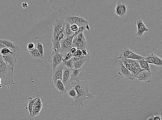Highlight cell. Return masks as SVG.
Listing matches in <instances>:
<instances>
[{
	"instance_id": "cell-44",
	"label": "cell",
	"mask_w": 162,
	"mask_h": 120,
	"mask_svg": "<svg viewBox=\"0 0 162 120\" xmlns=\"http://www.w3.org/2000/svg\"><path fill=\"white\" fill-rule=\"evenodd\" d=\"M82 56V53L81 51V50L80 49H77L76 52L75 53V54L74 55L73 57H81Z\"/></svg>"
},
{
	"instance_id": "cell-15",
	"label": "cell",
	"mask_w": 162,
	"mask_h": 120,
	"mask_svg": "<svg viewBox=\"0 0 162 120\" xmlns=\"http://www.w3.org/2000/svg\"><path fill=\"white\" fill-rule=\"evenodd\" d=\"M0 42L2 43L7 48H11L14 51L16 52L20 49L16 43L9 40L0 39Z\"/></svg>"
},
{
	"instance_id": "cell-10",
	"label": "cell",
	"mask_w": 162,
	"mask_h": 120,
	"mask_svg": "<svg viewBox=\"0 0 162 120\" xmlns=\"http://www.w3.org/2000/svg\"><path fill=\"white\" fill-rule=\"evenodd\" d=\"M65 66L64 65L63 62L61 63L55 69L53 70L52 75L53 78L54 85L55 86L58 80H62L63 70Z\"/></svg>"
},
{
	"instance_id": "cell-24",
	"label": "cell",
	"mask_w": 162,
	"mask_h": 120,
	"mask_svg": "<svg viewBox=\"0 0 162 120\" xmlns=\"http://www.w3.org/2000/svg\"><path fill=\"white\" fill-rule=\"evenodd\" d=\"M32 59L37 58H43V57L41 55L37 48H35L31 51H29Z\"/></svg>"
},
{
	"instance_id": "cell-9",
	"label": "cell",
	"mask_w": 162,
	"mask_h": 120,
	"mask_svg": "<svg viewBox=\"0 0 162 120\" xmlns=\"http://www.w3.org/2000/svg\"><path fill=\"white\" fill-rule=\"evenodd\" d=\"M117 65L118 68V73L119 75H123L128 80L134 79L135 78L133 73L125 67L120 59L118 61Z\"/></svg>"
},
{
	"instance_id": "cell-14",
	"label": "cell",
	"mask_w": 162,
	"mask_h": 120,
	"mask_svg": "<svg viewBox=\"0 0 162 120\" xmlns=\"http://www.w3.org/2000/svg\"><path fill=\"white\" fill-rule=\"evenodd\" d=\"M136 78L139 80L144 81L146 83H148L151 79V73L147 71L143 70L139 73Z\"/></svg>"
},
{
	"instance_id": "cell-11",
	"label": "cell",
	"mask_w": 162,
	"mask_h": 120,
	"mask_svg": "<svg viewBox=\"0 0 162 120\" xmlns=\"http://www.w3.org/2000/svg\"><path fill=\"white\" fill-rule=\"evenodd\" d=\"M72 69L65 67L63 70L62 81L67 90L70 85V78Z\"/></svg>"
},
{
	"instance_id": "cell-1",
	"label": "cell",
	"mask_w": 162,
	"mask_h": 120,
	"mask_svg": "<svg viewBox=\"0 0 162 120\" xmlns=\"http://www.w3.org/2000/svg\"><path fill=\"white\" fill-rule=\"evenodd\" d=\"M70 85L75 89L77 94L76 98L71 102L72 106L80 107L84 105L87 99L93 98V96L89 93L90 89L92 88V86L86 80L72 82Z\"/></svg>"
},
{
	"instance_id": "cell-22",
	"label": "cell",
	"mask_w": 162,
	"mask_h": 120,
	"mask_svg": "<svg viewBox=\"0 0 162 120\" xmlns=\"http://www.w3.org/2000/svg\"><path fill=\"white\" fill-rule=\"evenodd\" d=\"M140 67L143 70H146L151 72L150 68L149 65V64L144 60L143 59L140 60L138 61Z\"/></svg>"
},
{
	"instance_id": "cell-21",
	"label": "cell",
	"mask_w": 162,
	"mask_h": 120,
	"mask_svg": "<svg viewBox=\"0 0 162 120\" xmlns=\"http://www.w3.org/2000/svg\"><path fill=\"white\" fill-rule=\"evenodd\" d=\"M71 25L68 23L66 22L65 29H64V39L71 36L75 34L70 29Z\"/></svg>"
},
{
	"instance_id": "cell-34",
	"label": "cell",
	"mask_w": 162,
	"mask_h": 120,
	"mask_svg": "<svg viewBox=\"0 0 162 120\" xmlns=\"http://www.w3.org/2000/svg\"><path fill=\"white\" fill-rule=\"evenodd\" d=\"M135 23L137 26V30L140 29L141 28L146 27L145 24L144 23L143 20L141 19H139L136 20L135 22Z\"/></svg>"
},
{
	"instance_id": "cell-41",
	"label": "cell",
	"mask_w": 162,
	"mask_h": 120,
	"mask_svg": "<svg viewBox=\"0 0 162 120\" xmlns=\"http://www.w3.org/2000/svg\"><path fill=\"white\" fill-rule=\"evenodd\" d=\"M73 57V56H72L68 52L67 54L65 57H64L63 59V63L65 62L66 61H67Z\"/></svg>"
},
{
	"instance_id": "cell-3",
	"label": "cell",
	"mask_w": 162,
	"mask_h": 120,
	"mask_svg": "<svg viewBox=\"0 0 162 120\" xmlns=\"http://www.w3.org/2000/svg\"><path fill=\"white\" fill-rule=\"evenodd\" d=\"M49 2L52 5L51 8L53 10L61 13L64 9H75L78 1L76 0H49Z\"/></svg>"
},
{
	"instance_id": "cell-33",
	"label": "cell",
	"mask_w": 162,
	"mask_h": 120,
	"mask_svg": "<svg viewBox=\"0 0 162 120\" xmlns=\"http://www.w3.org/2000/svg\"><path fill=\"white\" fill-rule=\"evenodd\" d=\"M36 47H37V49L40 52V55L43 57L44 54L43 44L42 43L38 42L36 44Z\"/></svg>"
},
{
	"instance_id": "cell-16",
	"label": "cell",
	"mask_w": 162,
	"mask_h": 120,
	"mask_svg": "<svg viewBox=\"0 0 162 120\" xmlns=\"http://www.w3.org/2000/svg\"><path fill=\"white\" fill-rule=\"evenodd\" d=\"M91 59V56L90 53L87 55L86 57L84 59L74 62V68L75 69H79L82 68V67L84 64L89 63Z\"/></svg>"
},
{
	"instance_id": "cell-45",
	"label": "cell",
	"mask_w": 162,
	"mask_h": 120,
	"mask_svg": "<svg viewBox=\"0 0 162 120\" xmlns=\"http://www.w3.org/2000/svg\"><path fill=\"white\" fill-rule=\"evenodd\" d=\"M77 49L76 48L72 47V48L69 51V52L70 54L73 57V56L74 54H75V53L76 52Z\"/></svg>"
},
{
	"instance_id": "cell-39",
	"label": "cell",
	"mask_w": 162,
	"mask_h": 120,
	"mask_svg": "<svg viewBox=\"0 0 162 120\" xmlns=\"http://www.w3.org/2000/svg\"><path fill=\"white\" fill-rule=\"evenodd\" d=\"M143 70V69L140 67H135L134 70L132 73L134 76L135 78H136L139 73Z\"/></svg>"
},
{
	"instance_id": "cell-8",
	"label": "cell",
	"mask_w": 162,
	"mask_h": 120,
	"mask_svg": "<svg viewBox=\"0 0 162 120\" xmlns=\"http://www.w3.org/2000/svg\"><path fill=\"white\" fill-rule=\"evenodd\" d=\"M75 34L67 37L60 42L61 47L63 54L65 56L72 48V42Z\"/></svg>"
},
{
	"instance_id": "cell-20",
	"label": "cell",
	"mask_w": 162,
	"mask_h": 120,
	"mask_svg": "<svg viewBox=\"0 0 162 120\" xmlns=\"http://www.w3.org/2000/svg\"><path fill=\"white\" fill-rule=\"evenodd\" d=\"M53 43L52 51L53 52L62 53V50L60 42L57 41L52 40Z\"/></svg>"
},
{
	"instance_id": "cell-18",
	"label": "cell",
	"mask_w": 162,
	"mask_h": 120,
	"mask_svg": "<svg viewBox=\"0 0 162 120\" xmlns=\"http://www.w3.org/2000/svg\"><path fill=\"white\" fill-rule=\"evenodd\" d=\"M56 90H57L61 94H66L67 89L64 86L62 81L58 80L56 81L55 86Z\"/></svg>"
},
{
	"instance_id": "cell-43",
	"label": "cell",
	"mask_w": 162,
	"mask_h": 120,
	"mask_svg": "<svg viewBox=\"0 0 162 120\" xmlns=\"http://www.w3.org/2000/svg\"><path fill=\"white\" fill-rule=\"evenodd\" d=\"M70 29L72 31L75 33L78 30L79 27L78 25L75 24H73L71 25Z\"/></svg>"
},
{
	"instance_id": "cell-32",
	"label": "cell",
	"mask_w": 162,
	"mask_h": 120,
	"mask_svg": "<svg viewBox=\"0 0 162 120\" xmlns=\"http://www.w3.org/2000/svg\"><path fill=\"white\" fill-rule=\"evenodd\" d=\"M122 3L121 2H118L116 7L114 11L117 16L121 17V6Z\"/></svg>"
},
{
	"instance_id": "cell-40",
	"label": "cell",
	"mask_w": 162,
	"mask_h": 120,
	"mask_svg": "<svg viewBox=\"0 0 162 120\" xmlns=\"http://www.w3.org/2000/svg\"><path fill=\"white\" fill-rule=\"evenodd\" d=\"M86 26H82L80 27H79L78 30L75 33V35H78L82 32H84L85 31V30H86Z\"/></svg>"
},
{
	"instance_id": "cell-6",
	"label": "cell",
	"mask_w": 162,
	"mask_h": 120,
	"mask_svg": "<svg viewBox=\"0 0 162 120\" xmlns=\"http://www.w3.org/2000/svg\"><path fill=\"white\" fill-rule=\"evenodd\" d=\"M65 57L63 53H56L52 52L50 55L48 56V62L51 63L53 70L61 63L63 62V59Z\"/></svg>"
},
{
	"instance_id": "cell-23",
	"label": "cell",
	"mask_w": 162,
	"mask_h": 120,
	"mask_svg": "<svg viewBox=\"0 0 162 120\" xmlns=\"http://www.w3.org/2000/svg\"><path fill=\"white\" fill-rule=\"evenodd\" d=\"M129 6L126 4H122L121 6V18H124L129 12Z\"/></svg>"
},
{
	"instance_id": "cell-29",
	"label": "cell",
	"mask_w": 162,
	"mask_h": 120,
	"mask_svg": "<svg viewBox=\"0 0 162 120\" xmlns=\"http://www.w3.org/2000/svg\"><path fill=\"white\" fill-rule=\"evenodd\" d=\"M126 58L139 60L143 59L144 57L132 52L130 55Z\"/></svg>"
},
{
	"instance_id": "cell-52",
	"label": "cell",
	"mask_w": 162,
	"mask_h": 120,
	"mask_svg": "<svg viewBox=\"0 0 162 120\" xmlns=\"http://www.w3.org/2000/svg\"><path fill=\"white\" fill-rule=\"evenodd\" d=\"M2 88V86L1 80V79L0 78V88Z\"/></svg>"
},
{
	"instance_id": "cell-37",
	"label": "cell",
	"mask_w": 162,
	"mask_h": 120,
	"mask_svg": "<svg viewBox=\"0 0 162 120\" xmlns=\"http://www.w3.org/2000/svg\"><path fill=\"white\" fill-rule=\"evenodd\" d=\"M38 107L41 110L42 109V101L39 97H38L37 101H36L35 103L33 106V107Z\"/></svg>"
},
{
	"instance_id": "cell-31",
	"label": "cell",
	"mask_w": 162,
	"mask_h": 120,
	"mask_svg": "<svg viewBox=\"0 0 162 120\" xmlns=\"http://www.w3.org/2000/svg\"><path fill=\"white\" fill-rule=\"evenodd\" d=\"M153 65H155L157 66H162V60L161 58L159 57L157 55H155V59H154Z\"/></svg>"
},
{
	"instance_id": "cell-2",
	"label": "cell",
	"mask_w": 162,
	"mask_h": 120,
	"mask_svg": "<svg viewBox=\"0 0 162 120\" xmlns=\"http://www.w3.org/2000/svg\"><path fill=\"white\" fill-rule=\"evenodd\" d=\"M14 68L5 63L0 54V78L2 87L9 85H15L14 81Z\"/></svg>"
},
{
	"instance_id": "cell-28",
	"label": "cell",
	"mask_w": 162,
	"mask_h": 120,
	"mask_svg": "<svg viewBox=\"0 0 162 120\" xmlns=\"http://www.w3.org/2000/svg\"><path fill=\"white\" fill-rule=\"evenodd\" d=\"M149 30V29L146 27L141 28L139 30H137L135 35L138 37H141L145 32H148Z\"/></svg>"
},
{
	"instance_id": "cell-12",
	"label": "cell",
	"mask_w": 162,
	"mask_h": 120,
	"mask_svg": "<svg viewBox=\"0 0 162 120\" xmlns=\"http://www.w3.org/2000/svg\"><path fill=\"white\" fill-rule=\"evenodd\" d=\"M16 55V52L13 51L12 53L6 55H2V59L5 63L14 68L17 62Z\"/></svg>"
},
{
	"instance_id": "cell-13",
	"label": "cell",
	"mask_w": 162,
	"mask_h": 120,
	"mask_svg": "<svg viewBox=\"0 0 162 120\" xmlns=\"http://www.w3.org/2000/svg\"><path fill=\"white\" fill-rule=\"evenodd\" d=\"M82 68L72 69V73L70 78V83L72 82H79L81 80L82 75L81 74Z\"/></svg>"
},
{
	"instance_id": "cell-30",
	"label": "cell",
	"mask_w": 162,
	"mask_h": 120,
	"mask_svg": "<svg viewBox=\"0 0 162 120\" xmlns=\"http://www.w3.org/2000/svg\"><path fill=\"white\" fill-rule=\"evenodd\" d=\"M120 60L122 61V62L125 67L130 71L132 73L134 70L135 67L125 60L123 58H122V59H120Z\"/></svg>"
},
{
	"instance_id": "cell-27",
	"label": "cell",
	"mask_w": 162,
	"mask_h": 120,
	"mask_svg": "<svg viewBox=\"0 0 162 120\" xmlns=\"http://www.w3.org/2000/svg\"><path fill=\"white\" fill-rule=\"evenodd\" d=\"M123 59L134 67H140L138 61L137 60L130 59V58H123Z\"/></svg>"
},
{
	"instance_id": "cell-25",
	"label": "cell",
	"mask_w": 162,
	"mask_h": 120,
	"mask_svg": "<svg viewBox=\"0 0 162 120\" xmlns=\"http://www.w3.org/2000/svg\"><path fill=\"white\" fill-rule=\"evenodd\" d=\"M155 55L153 52L148 54L145 57H144L143 59L149 64H152L155 59Z\"/></svg>"
},
{
	"instance_id": "cell-26",
	"label": "cell",
	"mask_w": 162,
	"mask_h": 120,
	"mask_svg": "<svg viewBox=\"0 0 162 120\" xmlns=\"http://www.w3.org/2000/svg\"><path fill=\"white\" fill-rule=\"evenodd\" d=\"M68 95L74 99H75L77 96V94L75 89L72 87L71 89H69L66 91Z\"/></svg>"
},
{
	"instance_id": "cell-51",
	"label": "cell",
	"mask_w": 162,
	"mask_h": 120,
	"mask_svg": "<svg viewBox=\"0 0 162 120\" xmlns=\"http://www.w3.org/2000/svg\"><path fill=\"white\" fill-rule=\"evenodd\" d=\"M86 30H89H89H90V27L89 25H86Z\"/></svg>"
},
{
	"instance_id": "cell-5",
	"label": "cell",
	"mask_w": 162,
	"mask_h": 120,
	"mask_svg": "<svg viewBox=\"0 0 162 120\" xmlns=\"http://www.w3.org/2000/svg\"><path fill=\"white\" fill-rule=\"evenodd\" d=\"M88 44V41L85 37L84 32H82L75 36L72 42V47L82 50L86 49Z\"/></svg>"
},
{
	"instance_id": "cell-17",
	"label": "cell",
	"mask_w": 162,
	"mask_h": 120,
	"mask_svg": "<svg viewBox=\"0 0 162 120\" xmlns=\"http://www.w3.org/2000/svg\"><path fill=\"white\" fill-rule=\"evenodd\" d=\"M38 97H36L35 98H32V97L29 96L28 97V99L29 100V103L27 106L26 107V109L29 111L30 114V116L32 117V110L33 106L35 103V102L38 99Z\"/></svg>"
},
{
	"instance_id": "cell-42",
	"label": "cell",
	"mask_w": 162,
	"mask_h": 120,
	"mask_svg": "<svg viewBox=\"0 0 162 120\" xmlns=\"http://www.w3.org/2000/svg\"><path fill=\"white\" fill-rule=\"evenodd\" d=\"M35 48V44L32 42H29L27 45V48L28 50L31 51L34 49Z\"/></svg>"
},
{
	"instance_id": "cell-49",
	"label": "cell",
	"mask_w": 162,
	"mask_h": 120,
	"mask_svg": "<svg viewBox=\"0 0 162 120\" xmlns=\"http://www.w3.org/2000/svg\"><path fill=\"white\" fill-rule=\"evenodd\" d=\"M7 48L3 44H2V43L0 42V50L4 48Z\"/></svg>"
},
{
	"instance_id": "cell-36",
	"label": "cell",
	"mask_w": 162,
	"mask_h": 120,
	"mask_svg": "<svg viewBox=\"0 0 162 120\" xmlns=\"http://www.w3.org/2000/svg\"><path fill=\"white\" fill-rule=\"evenodd\" d=\"M73 62L71 58V59L63 63L64 65L67 68L73 69L74 68Z\"/></svg>"
},
{
	"instance_id": "cell-48",
	"label": "cell",
	"mask_w": 162,
	"mask_h": 120,
	"mask_svg": "<svg viewBox=\"0 0 162 120\" xmlns=\"http://www.w3.org/2000/svg\"><path fill=\"white\" fill-rule=\"evenodd\" d=\"M153 120H162V117L159 115L156 116H154Z\"/></svg>"
},
{
	"instance_id": "cell-38",
	"label": "cell",
	"mask_w": 162,
	"mask_h": 120,
	"mask_svg": "<svg viewBox=\"0 0 162 120\" xmlns=\"http://www.w3.org/2000/svg\"><path fill=\"white\" fill-rule=\"evenodd\" d=\"M41 110L38 107H33V108L32 115V117L38 116Z\"/></svg>"
},
{
	"instance_id": "cell-7",
	"label": "cell",
	"mask_w": 162,
	"mask_h": 120,
	"mask_svg": "<svg viewBox=\"0 0 162 120\" xmlns=\"http://www.w3.org/2000/svg\"><path fill=\"white\" fill-rule=\"evenodd\" d=\"M65 22L66 21L63 17L60 19H56L55 21L53 22V37H55L59 34L64 33Z\"/></svg>"
},
{
	"instance_id": "cell-47",
	"label": "cell",
	"mask_w": 162,
	"mask_h": 120,
	"mask_svg": "<svg viewBox=\"0 0 162 120\" xmlns=\"http://www.w3.org/2000/svg\"><path fill=\"white\" fill-rule=\"evenodd\" d=\"M22 6L23 7V8L26 9L27 8L28 6H29V5H28V4L26 2H22Z\"/></svg>"
},
{
	"instance_id": "cell-50",
	"label": "cell",
	"mask_w": 162,
	"mask_h": 120,
	"mask_svg": "<svg viewBox=\"0 0 162 120\" xmlns=\"http://www.w3.org/2000/svg\"><path fill=\"white\" fill-rule=\"evenodd\" d=\"M154 117V115L151 116L150 117H149L146 120H153Z\"/></svg>"
},
{
	"instance_id": "cell-35",
	"label": "cell",
	"mask_w": 162,
	"mask_h": 120,
	"mask_svg": "<svg viewBox=\"0 0 162 120\" xmlns=\"http://www.w3.org/2000/svg\"><path fill=\"white\" fill-rule=\"evenodd\" d=\"M13 52L10 50L9 48H4L1 49V51H0V54L2 55H6L12 53Z\"/></svg>"
},
{
	"instance_id": "cell-46",
	"label": "cell",
	"mask_w": 162,
	"mask_h": 120,
	"mask_svg": "<svg viewBox=\"0 0 162 120\" xmlns=\"http://www.w3.org/2000/svg\"><path fill=\"white\" fill-rule=\"evenodd\" d=\"M81 51L82 53V55L84 56H86L89 53L88 51H87L86 49H82Z\"/></svg>"
},
{
	"instance_id": "cell-4",
	"label": "cell",
	"mask_w": 162,
	"mask_h": 120,
	"mask_svg": "<svg viewBox=\"0 0 162 120\" xmlns=\"http://www.w3.org/2000/svg\"><path fill=\"white\" fill-rule=\"evenodd\" d=\"M65 21L71 25L75 24L79 27L82 26H86L89 25V22L83 18L79 16V15L72 14L63 17Z\"/></svg>"
},
{
	"instance_id": "cell-19",
	"label": "cell",
	"mask_w": 162,
	"mask_h": 120,
	"mask_svg": "<svg viewBox=\"0 0 162 120\" xmlns=\"http://www.w3.org/2000/svg\"><path fill=\"white\" fill-rule=\"evenodd\" d=\"M132 52V51L127 47H125L123 48L120 55L119 57H117L116 58L120 59L122 58H126L130 55Z\"/></svg>"
}]
</instances>
